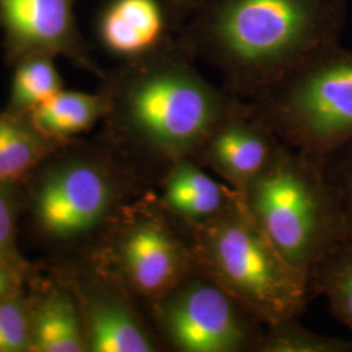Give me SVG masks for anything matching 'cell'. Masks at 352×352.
<instances>
[{
    "label": "cell",
    "mask_w": 352,
    "mask_h": 352,
    "mask_svg": "<svg viewBox=\"0 0 352 352\" xmlns=\"http://www.w3.org/2000/svg\"><path fill=\"white\" fill-rule=\"evenodd\" d=\"M109 101L103 139L151 187L171 164L196 158L241 98L213 85L174 38L100 77Z\"/></svg>",
    "instance_id": "1"
},
{
    "label": "cell",
    "mask_w": 352,
    "mask_h": 352,
    "mask_svg": "<svg viewBox=\"0 0 352 352\" xmlns=\"http://www.w3.org/2000/svg\"><path fill=\"white\" fill-rule=\"evenodd\" d=\"M346 21L347 0H202L176 39L248 101L338 43Z\"/></svg>",
    "instance_id": "2"
},
{
    "label": "cell",
    "mask_w": 352,
    "mask_h": 352,
    "mask_svg": "<svg viewBox=\"0 0 352 352\" xmlns=\"http://www.w3.org/2000/svg\"><path fill=\"white\" fill-rule=\"evenodd\" d=\"M32 175L33 225L41 236L60 244H94L126 204L153 188L103 141L93 146L75 141Z\"/></svg>",
    "instance_id": "3"
},
{
    "label": "cell",
    "mask_w": 352,
    "mask_h": 352,
    "mask_svg": "<svg viewBox=\"0 0 352 352\" xmlns=\"http://www.w3.org/2000/svg\"><path fill=\"white\" fill-rule=\"evenodd\" d=\"M240 196L280 254L308 278L312 267L347 235L322 161L283 144Z\"/></svg>",
    "instance_id": "4"
},
{
    "label": "cell",
    "mask_w": 352,
    "mask_h": 352,
    "mask_svg": "<svg viewBox=\"0 0 352 352\" xmlns=\"http://www.w3.org/2000/svg\"><path fill=\"white\" fill-rule=\"evenodd\" d=\"M190 228L200 270L265 327L302 315L311 299L309 278L280 254L241 196L226 213Z\"/></svg>",
    "instance_id": "5"
},
{
    "label": "cell",
    "mask_w": 352,
    "mask_h": 352,
    "mask_svg": "<svg viewBox=\"0 0 352 352\" xmlns=\"http://www.w3.org/2000/svg\"><path fill=\"white\" fill-rule=\"evenodd\" d=\"M248 103L280 144L324 161L352 144V50L317 51Z\"/></svg>",
    "instance_id": "6"
},
{
    "label": "cell",
    "mask_w": 352,
    "mask_h": 352,
    "mask_svg": "<svg viewBox=\"0 0 352 352\" xmlns=\"http://www.w3.org/2000/svg\"><path fill=\"white\" fill-rule=\"evenodd\" d=\"M90 251L146 309L199 269L192 228L153 188L126 204Z\"/></svg>",
    "instance_id": "7"
},
{
    "label": "cell",
    "mask_w": 352,
    "mask_h": 352,
    "mask_svg": "<svg viewBox=\"0 0 352 352\" xmlns=\"http://www.w3.org/2000/svg\"><path fill=\"white\" fill-rule=\"evenodd\" d=\"M164 350L257 352L265 325L200 267L148 308Z\"/></svg>",
    "instance_id": "8"
},
{
    "label": "cell",
    "mask_w": 352,
    "mask_h": 352,
    "mask_svg": "<svg viewBox=\"0 0 352 352\" xmlns=\"http://www.w3.org/2000/svg\"><path fill=\"white\" fill-rule=\"evenodd\" d=\"M65 282L78 300L88 352L164 351L141 302L93 252L77 263Z\"/></svg>",
    "instance_id": "9"
},
{
    "label": "cell",
    "mask_w": 352,
    "mask_h": 352,
    "mask_svg": "<svg viewBox=\"0 0 352 352\" xmlns=\"http://www.w3.org/2000/svg\"><path fill=\"white\" fill-rule=\"evenodd\" d=\"M76 0H0L4 58L12 67L30 54L64 56L98 78L104 71L90 55L75 16Z\"/></svg>",
    "instance_id": "10"
},
{
    "label": "cell",
    "mask_w": 352,
    "mask_h": 352,
    "mask_svg": "<svg viewBox=\"0 0 352 352\" xmlns=\"http://www.w3.org/2000/svg\"><path fill=\"white\" fill-rule=\"evenodd\" d=\"M280 141L241 100L196 157L227 186L241 193L272 161Z\"/></svg>",
    "instance_id": "11"
},
{
    "label": "cell",
    "mask_w": 352,
    "mask_h": 352,
    "mask_svg": "<svg viewBox=\"0 0 352 352\" xmlns=\"http://www.w3.org/2000/svg\"><path fill=\"white\" fill-rule=\"evenodd\" d=\"M171 30L162 0H111L98 20L102 46L120 63L162 49L174 39Z\"/></svg>",
    "instance_id": "12"
},
{
    "label": "cell",
    "mask_w": 352,
    "mask_h": 352,
    "mask_svg": "<svg viewBox=\"0 0 352 352\" xmlns=\"http://www.w3.org/2000/svg\"><path fill=\"white\" fill-rule=\"evenodd\" d=\"M153 189L164 208L190 227L212 222L240 197L239 192L212 175L196 158L170 164Z\"/></svg>",
    "instance_id": "13"
},
{
    "label": "cell",
    "mask_w": 352,
    "mask_h": 352,
    "mask_svg": "<svg viewBox=\"0 0 352 352\" xmlns=\"http://www.w3.org/2000/svg\"><path fill=\"white\" fill-rule=\"evenodd\" d=\"M28 296L30 352H88L81 309L65 280L42 282Z\"/></svg>",
    "instance_id": "14"
},
{
    "label": "cell",
    "mask_w": 352,
    "mask_h": 352,
    "mask_svg": "<svg viewBox=\"0 0 352 352\" xmlns=\"http://www.w3.org/2000/svg\"><path fill=\"white\" fill-rule=\"evenodd\" d=\"M74 141L41 133L26 115L0 113V184H20L52 154Z\"/></svg>",
    "instance_id": "15"
},
{
    "label": "cell",
    "mask_w": 352,
    "mask_h": 352,
    "mask_svg": "<svg viewBox=\"0 0 352 352\" xmlns=\"http://www.w3.org/2000/svg\"><path fill=\"white\" fill-rule=\"evenodd\" d=\"M109 111L106 94L60 90L26 113L41 133L59 141H74L102 122Z\"/></svg>",
    "instance_id": "16"
},
{
    "label": "cell",
    "mask_w": 352,
    "mask_h": 352,
    "mask_svg": "<svg viewBox=\"0 0 352 352\" xmlns=\"http://www.w3.org/2000/svg\"><path fill=\"white\" fill-rule=\"evenodd\" d=\"M309 294L325 298L333 316L352 336V236L346 235L312 267Z\"/></svg>",
    "instance_id": "17"
},
{
    "label": "cell",
    "mask_w": 352,
    "mask_h": 352,
    "mask_svg": "<svg viewBox=\"0 0 352 352\" xmlns=\"http://www.w3.org/2000/svg\"><path fill=\"white\" fill-rule=\"evenodd\" d=\"M49 54H30L13 64L10 100L6 111L26 115L64 89V81Z\"/></svg>",
    "instance_id": "18"
},
{
    "label": "cell",
    "mask_w": 352,
    "mask_h": 352,
    "mask_svg": "<svg viewBox=\"0 0 352 352\" xmlns=\"http://www.w3.org/2000/svg\"><path fill=\"white\" fill-rule=\"evenodd\" d=\"M292 317L265 327L257 352H352V340L315 333Z\"/></svg>",
    "instance_id": "19"
},
{
    "label": "cell",
    "mask_w": 352,
    "mask_h": 352,
    "mask_svg": "<svg viewBox=\"0 0 352 352\" xmlns=\"http://www.w3.org/2000/svg\"><path fill=\"white\" fill-rule=\"evenodd\" d=\"M30 318L24 291L0 302V352H30Z\"/></svg>",
    "instance_id": "20"
},
{
    "label": "cell",
    "mask_w": 352,
    "mask_h": 352,
    "mask_svg": "<svg viewBox=\"0 0 352 352\" xmlns=\"http://www.w3.org/2000/svg\"><path fill=\"white\" fill-rule=\"evenodd\" d=\"M17 188L19 184H0V258L17 267L29 279L32 276V265L21 256L16 240V223L20 206Z\"/></svg>",
    "instance_id": "21"
},
{
    "label": "cell",
    "mask_w": 352,
    "mask_h": 352,
    "mask_svg": "<svg viewBox=\"0 0 352 352\" xmlns=\"http://www.w3.org/2000/svg\"><path fill=\"white\" fill-rule=\"evenodd\" d=\"M322 164L338 197L346 234L352 236V144L330 154L322 161Z\"/></svg>",
    "instance_id": "22"
},
{
    "label": "cell",
    "mask_w": 352,
    "mask_h": 352,
    "mask_svg": "<svg viewBox=\"0 0 352 352\" xmlns=\"http://www.w3.org/2000/svg\"><path fill=\"white\" fill-rule=\"evenodd\" d=\"M28 277L8 261L0 258V302L23 291Z\"/></svg>",
    "instance_id": "23"
},
{
    "label": "cell",
    "mask_w": 352,
    "mask_h": 352,
    "mask_svg": "<svg viewBox=\"0 0 352 352\" xmlns=\"http://www.w3.org/2000/svg\"><path fill=\"white\" fill-rule=\"evenodd\" d=\"M164 7L171 19L174 30L183 25L190 14L196 11V8L202 3V0H162Z\"/></svg>",
    "instance_id": "24"
}]
</instances>
